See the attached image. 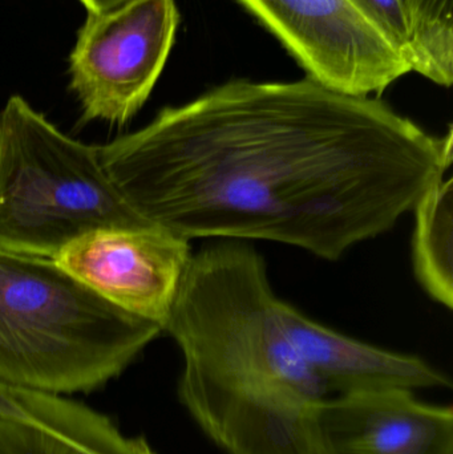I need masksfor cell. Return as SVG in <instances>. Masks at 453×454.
I'll use <instances>...</instances> for the list:
<instances>
[{
    "mask_svg": "<svg viewBox=\"0 0 453 454\" xmlns=\"http://www.w3.org/2000/svg\"><path fill=\"white\" fill-rule=\"evenodd\" d=\"M452 144V128L431 135L379 98L306 76L231 80L98 153L151 226L186 240H271L338 261L414 210L451 167Z\"/></svg>",
    "mask_w": 453,
    "mask_h": 454,
    "instance_id": "1",
    "label": "cell"
},
{
    "mask_svg": "<svg viewBox=\"0 0 453 454\" xmlns=\"http://www.w3.org/2000/svg\"><path fill=\"white\" fill-rule=\"evenodd\" d=\"M278 303L263 256L221 239L191 255L165 323L183 352L181 402L226 454H318L327 394Z\"/></svg>",
    "mask_w": 453,
    "mask_h": 454,
    "instance_id": "2",
    "label": "cell"
},
{
    "mask_svg": "<svg viewBox=\"0 0 453 454\" xmlns=\"http://www.w3.org/2000/svg\"><path fill=\"white\" fill-rule=\"evenodd\" d=\"M162 328L105 301L52 259L0 248V381L90 394L121 375Z\"/></svg>",
    "mask_w": 453,
    "mask_h": 454,
    "instance_id": "3",
    "label": "cell"
},
{
    "mask_svg": "<svg viewBox=\"0 0 453 454\" xmlns=\"http://www.w3.org/2000/svg\"><path fill=\"white\" fill-rule=\"evenodd\" d=\"M152 227L125 204L98 146L64 135L23 98L0 111V248L52 259L87 232Z\"/></svg>",
    "mask_w": 453,
    "mask_h": 454,
    "instance_id": "4",
    "label": "cell"
},
{
    "mask_svg": "<svg viewBox=\"0 0 453 454\" xmlns=\"http://www.w3.org/2000/svg\"><path fill=\"white\" fill-rule=\"evenodd\" d=\"M178 19L175 0H130L88 12L69 56L82 119L124 125L140 111L167 63Z\"/></svg>",
    "mask_w": 453,
    "mask_h": 454,
    "instance_id": "5",
    "label": "cell"
},
{
    "mask_svg": "<svg viewBox=\"0 0 453 454\" xmlns=\"http://www.w3.org/2000/svg\"><path fill=\"white\" fill-rule=\"evenodd\" d=\"M269 29L308 77L370 98L412 72L351 0H236Z\"/></svg>",
    "mask_w": 453,
    "mask_h": 454,
    "instance_id": "6",
    "label": "cell"
},
{
    "mask_svg": "<svg viewBox=\"0 0 453 454\" xmlns=\"http://www.w3.org/2000/svg\"><path fill=\"white\" fill-rule=\"evenodd\" d=\"M191 255L189 240L152 226L87 232L52 261L101 298L164 331Z\"/></svg>",
    "mask_w": 453,
    "mask_h": 454,
    "instance_id": "7",
    "label": "cell"
},
{
    "mask_svg": "<svg viewBox=\"0 0 453 454\" xmlns=\"http://www.w3.org/2000/svg\"><path fill=\"white\" fill-rule=\"evenodd\" d=\"M318 454H453L451 407L388 388L324 399L316 415Z\"/></svg>",
    "mask_w": 453,
    "mask_h": 454,
    "instance_id": "8",
    "label": "cell"
},
{
    "mask_svg": "<svg viewBox=\"0 0 453 454\" xmlns=\"http://www.w3.org/2000/svg\"><path fill=\"white\" fill-rule=\"evenodd\" d=\"M278 309L290 340L327 395L451 386L443 372L420 357L348 338L309 319L281 299Z\"/></svg>",
    "mask_w": 453,
    "mask_h": 454,
    "instance_id": "9",
    "label": "cell"
},
{
    "mask_svg": "<svg viewBox=\"0 0 453 454\" xmlns=\"http://www.w3.org/2000/svg\"><path fill=\"white\" fill-rule=\"evenodd\" d=\"M128 444L111 419L82 403L0 381V454H124Z\"/></svg>",
    "mask_w": 453,
    "mask_h": 454,
    "instance_id": "10",
    "label": "cell"
},
{
    "mask_svg": "<svg viewBox=\"0 0 453 454\" xmlns=\"http://www.w3.org/2000/svg\"><path fill=\"white\" fill-rule=\"evenodd\" d=\"M452 178L433 184L415 205L412 261L420 285L438 303L453 306Z\"/></svg>",
    "mask_w": 453,
    "mask_h": 454,
    "instance_id": "11",
    "label": "cell"
},
{
    "mask_svg": "<svg viewBox=\"0 0 453 454\" xmlns=\"http://www.w3.org/2000/svg\"><path fill=\"white\" fill-rule=\"evenodd\" d=\"M412 31V71L453 82V0H402Z\"/></svg>",
    "mask_w": 453,
    "mask_h": 454,
    "instance_id": "12",
    "label": "cell"
},
{
    "mask_svg": "<svg viewBox=\"0 0 453 454\" xmlns=\"http://www.w3.org/2000/svg\"><path fill=\"white\" fill-rule=\"evenodd\" d=\"M412 69V31L402 0H351Z\"/></svg>",
    "mask_w": 453,
    "mask_h": 454,
    "instance_id": "13",
    "label": "cell"
},
{
    "mask_svg": "<svg viewBox=\"0 0 453 454\" xmlns=\"http://www.w3.org/2000/svg\"><path fill=\"white\" fill-rule=\"evenodd\" d=\"M90 13H105L127 4L130 0H80Z\"/></svg>",
    "mask_w": 453,
    "mask_h": 454,
    "instance_id": "14",
    "label": "cell"
},
{
    "mask_svg": "<svg viewBox=\"0 0 453 454\" xmlns=\"http://www.w3.org/2000/svg\"><path fill=\"white\" fill-rule=\"evenodd\" d=\"M124 454H156L153 452L151 447H149L148 442L144 437H135V439H129V444H128L127 450Z\"/></svg>",
    "mask_w": 453,
    "mask_h": 454,
    "instance_id": "15",
    "label": "cell"
}]
</instances>
